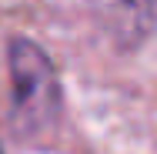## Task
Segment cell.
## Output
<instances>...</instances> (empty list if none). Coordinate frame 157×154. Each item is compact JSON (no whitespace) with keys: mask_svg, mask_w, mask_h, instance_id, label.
<instances>
[{"mask_svg":"<svg viewBox=\"0 0 157 154\" xmlns=\"http://www.w3.org/2000/svg\"><path fill=\"white\" fill-rule=\"evenodd\" d=\"M0 154H3V151H0Z\"/></svg>","mask_w":157,"mask_h":154,"instance_id":"3957f363","label":"cell"},{"mask_svg":"<svg viewBox=\"0 0 157 154\" xmlns=\"http://www.w3.org/2000/svg\"><path fill=\"white\" fill-rule=\"evenodd\" d=\"M10 77H13V124L24 134L50 127L60 114V81L50 57L33 40L13 37Z\"/></svg>","mask_w":157,"mask_h":154,"instance_id":"6da1fadb","label":"cell"},{"mask_svg":"<svg viewBox=\"0 0 157 154\" xmlns=\"http://www.w3.org/2000/svg\"><path fill=\"white\" fill-rule=\"evenodd\" d=\"M100 30L121 50H137L157 27V0H84Z\"/></svg>","mask_w":157,"mask_h":154,"instance_id":"7a4b0ae2","label":"cell"}]
</instances>
